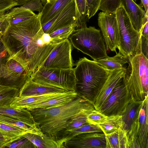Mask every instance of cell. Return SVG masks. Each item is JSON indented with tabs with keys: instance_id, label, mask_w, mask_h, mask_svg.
<instances>
[{
	"instance_id": "cell-46",
	"label": "cell",
	"mask_w": 148,
	"mask_h": 148,
	"mask_svg": "<svg viewBox=\"0 0 148 148\" xmlns=\"http://www.w3.org/2000/svg\"><path fill=\"white\" fill-rule=\"evenodd\" d=\"M17 2L18 5L22 6L32 0H15Z\"/></svg>"
},
{
	"instance_id": "cell-50",
	"label": "cell",
	"mask_w": 148,
	"mask_h": 148,
	"mask_svg": "<svg viewBox=\"0 0 148 148\" xmlns=\"http://www.w3.org/2000/svg\"><path fill=\"white\" fill-rule=\"evenodd\" d=\"M133 1H134L135 2H136L137 1V0H133Z\"/></svg>"
},
{
	"instance_id": "cell-5",
	"label": "cell",
	"mask_w": 148,
	"mask_h": 148,
	"mask_svg": "<svg viewBox=\"0 0 148 148\" xmlns=\"http://www.w3.org/2000/svg\"><path fill=\"white\" fill-rule=\"evenodd\" d=\"M72 45L94 61L108 56L100 30L94 27L75 29L69 37Z\"/></svg>"
},
{
	"instance_id": "cell-9",
	"label": "cell",
	"mask_w": 148,
	"mask_h": 148,
	"mask_svg": "<svg viewBox=\"0 0 148 148\" xmlns=\"http://www.w3.org/2000/svg\"><path fill=\"white\" fill-rule=\"evenodd\" d=\"M132 99L123 77L114 87L99 111L108 116L121 115Z\"/></svg>"
},
{
	"instance_id": "cell-29",
	"label": "cell",
	"mask_w": 148,
	"mask_h": 148,
	"mask_svg": "<svg viewBox=\"0 0 148 148\" xmlns=\"http://www.w3.org/2000/svg\"><path fill=\"white\" fill-rule=\"evenodd\" d=\"M76 8V16L77 25L76 29L87 27L89 19L87 16L86 0H74Z\"/></svg>"
},
{
	"instance_id": "cell-43",
	"label": "cell",
	"mask_w": 148,
	"mask_h": 148,
	"mask_svg": "<svg viewBox=\"0 0 148 148\" xmlns=\"http://www.w3.org/2000/svg\"><path fill=\"white\" fill-rule=\"evenodd\" d=\"M141 36L148 38V21L145 23L141 31Z\"/></svg>"
},
{
	"instance_id": "cell-6",
	"label": "cell",
	"mask_w": 148,
	"mask_h": 148,
	"mask_svg": "<svg viewBox=\"0 0 148 148\" xmlns=\"http://www.w3.org/2000/svg\"><path fill=\"white\" fill-rule=\"evenodd\" d=\"M115 14L119 29V52L128 59L141 53V32L133 27L130 18L123 7L121 6Z\"/></svg>"
},
{
	"instance_id": "cell-24",
	"label": "cell",
	"mask_w": 148,
	"mask_h": 148,
	"mask_svg": "<svg viewBox=\"0 0 148 148\" xmlns=\"http://www.w3.org/2000/svg\"><path fill=\"white\" fill-rule=\"evenodd\" d=\"M113 57L98 59L96 61L107 70L110 71L123 68V66L128 62V60L119 52Z\"/></svg>"
},
{
	"instance_id": "cell-44",
	"label": "cell",
	"mask_w": 148,
	"mask_h": 148,
	"mask_svg": "<svg viewBox=\"0 0 148 148\" xmlns=\"http://www.w3.org/2000/svg\"><path fill=\"white\" fill-rule=\"evenodd\" d=\"M11 143L5 139L3 137L0 136V148H5L8 144Z\"/></svg>"
},
{
	"instance_id": "cell-51",
	"label": "cell",
	"mask_w": 148,
	"mask_h": 148,
	"mask_svg": "<svg viewBox=\"0 0 148 148\" xmlns=\"http://www.w3.org/2000/svg\"><path fill=\"white\" fill-rule=\"evenodd\" d=\"M0 136H3L0 133Z\"/></svg>"
},
{
	"instance_id": "cell-41",
	"label": "cell",
	"mask_w": 148,
	"mask_h": 148,
	"mask_svg": "<svg viewBox=\"0 0 148 148\" xmlns=\"http://www.w3.org/2000/svg\"><path fill=\"white\" fill-rule=\"evenodd\" d=\"M0 37V65L5 61L9 55Z\"/></svg>"
},
{
	"instance_id": "cell-37",
	"label": "cell",
	"mask_w": 148,
	"mask_h": 148,
	"mask_svg": "<svg viewBox=\"0 0 148 148\" xmlns=\"http://www.w3.org/2000/svg\"><path fill=\"white\" fill-rule=\"evenodd\" d=\"M101 1V0H86L87 16L89 19L94 16L99 10Z\"/></svg>"
},
{
	"instance_id": "cell-13",
	"label": "cell",
	"mask_w": 148,
	"mask_h": 148,
	"mask_svg": "<svg viewBox=\"0 0 148 148\" xmlns=\"http://www.w3.org/2000/svg\"><path fill=\"white\" fill-rule=\"evenodd\" d=\"M105 134L103 132L78 134L65 142L62 148H106Z\"/></svg>"
},
{
	"instance_id": "cell-20",
	"label": "cell",
	"mask_w": 148,
	"mask_h": 148,
	"mask_svg": "<svg viewBox=\"0 0 148 148\" xmlns=\"http://www.w3.org/2000/svg\"><path fill=\"white\" fill-rule=\"evenodd\" d=\"M143 101H135L132 99L127 106L121 115L123 123V128L127 134L138 119Z\"/></svg>"
},
{
	"instance_id": "cell-34",
	"label": "cell",
	"mask_w": 148,
	"mask_h": 148,
	"mask_svg": "<svg viewBox=\"0 0 148 148\" xmlns=\"http://www.w3.org/2000/svg\"><path fill=\"white\" fill-rule=\"evenodd\" d=\"M121 4V0H101L99 10L105 13L115 14Z\"/></svg>"
},
{
	"instance_id": "cell-45",
	"label": "cell",
	"mask_w": 148,
	"mask_h": 148,
	"mask_svg": "<svg viewBox=\"0 0 148 148\" xmlns=\"http://www.w3.org/2000/svg\"><path fill=\"white\" fill-rule=\"evenodd\" d=\"M140 5L144 7L146 13L148 11V0H140Z\"/></svg>"
},
{
	"instance_id": "cell-21",
	"label": "cell",
	"mask_w": 148,
	"mask_h": 148,
	"mask_svg": "<svg viewBox=\"0 0 148 148\" xmlns=\"http://www.w3.org/2000/svg\"><path fill=\"white\" fill-rule=\"evenodd\" d=\"M69 91L27 97L18 96L14 99L10 105L14 107L25 108L27 106L32 104L62 96L67 93Z\"/></svg>"
},
{
	"instance_id": "cell-14",
	"label": "cell",
	"mask_w": 148,
	"mask_h": 148,
	"mask_svg": "<svg viewBox=\"0 0 148 148\" xmlns=\"http://www.w3.org/2000/svg\"><path fill=\"white\" fill-rule=\"evenodd\" d=\"M77 22L76 8L73 0L60 13L46 23L41 25L44 33L48 34Z\"/></svg>"
},
{
	"instance_id": "cell-17",
	"label": "cell",
	"mask_w": 148,
	"mask_h": 148,
	"mask_svg": "<svg viewBox=\"0 0 148 148\" xmlns=\"http://www.w3.org/2000/svg\"><path fill=\"white\" fill-rule=\"evenodd\" d=\"M0 115L19 120L32 127L40 128L29 111L26 109L10 105L0 106Z\"/></svg>"
},
{
	"instance_id": "cell-31",
	"label": "cell",
	"mask_w": 148,
	"mask_h": 148,
	"mask_svg": "<svg viewBox=\"0 0 148 148\" xmlns=\"http://www.w3.org/2000/svg\"><path fill=\"white\" fill-rule=\"evenodd\" d=\"M77 22L69 25L59 29L49 34L52 42L56 44L69 38L74 31L77 29Z\"/></svg>"
},
{
	"instance_id": "cell-26",
	"label": "cell",
	"mask_w": 148,
	"mask_h": 148,
	"mask_svg": "<svg viewBox=\"0 0 148 148\" xmlns=\"http://www.w3.org/2000/svg\"><path fill=\"white\" fill-rule=\"evenodd\" d=\"M0 133L5 139L11 143L29 132L21 128L0 122Z\"/></svg>"
},
{
	"instance_id": "cell-19",
	"label": "cell",
	"mask_w": 148,
	"mask_h": 148,
	"mask_svg": "<svg viewBox=\"0 0 148 148\" xmlns=\"http://www.w3.org/2000/svg\"><path fill=\"white\" fill-rule=\"evenodd\" d=\"M72 0H54L46 3L40 12L41 25L46 23L60 13Z\"/></svg>"
},
{
	"instance_id": "cell-30",
	"label": "cell",
	"mask_w": 148,
	"mask_h": 148,
	"mask_svg": "<svg viewBox=\"0 0 148 148\" xmlns=\"http://www.w3.org/2000/svg\"><path fill=\"white\" fill-rule=\"evenodd\" d=\"M0 122L21 128L27 131L29 133L41 136L44 135L40 128L31 126L19 120L7 116L0 115Z\"/></svg>"
},
{
	"instance_id": "cell-35",
	"label": "cell",
	"mask_w": 148,
	"mask_h": 148,
	"mask_svg": "<svg viewBox=\"0 0 148 148\" xmlns=\"http://www.w3.org/2000/svg\"><path fill=\"white\" fill-rule=\"evenodd\" d=\"M6 147L12 148H36L30 141L23 136L19 139L8 144Z\"/></svg>"
},
{
	"instance_id": "cell-15",
	"label": "cell",
	"mask_w": 148,
	"mask_h": 148,
	"mask_svg": "<svg viewBox=\"0 0 148 148\" xmlns=\"http://www.w3.org/2000/svg\"><path fill=\"white\" fill-rule=\"evenodd\" d=\"M126 68L110 71L109 76L96 97L93 105L95 110L100 111L106 99L109 96L116 84L123 77Z\"/></svg>"
},
{
	"instance_id": "cell-18",
	"label": "cell",
	"mask_w": 148,
	"mask_h": 148,
	"mask_svg": "<svg viewBox=\"0 0 148 148\" xmlns=\"http://www.w3.org/2000/svg\"><path fill=\"white\" fill-rule=\"evenodd\" d=\"M67 91H69L38 83L30 77L19 90V96L27 97L53 92H63Z\"/></svg>"
},
{
	"instance_id": "cell-40",
	"label": "cell",
	"mask_w": 148,
	"mask_h": 148,
	"mask_svg": "<svg viewBox=\"0 0 148 148\" xmlns=\"http://www.w3.org/2000/svg\"><path fill=\"white\" fill-rule=\"evenodd\" d=\"M10 25L8 16L7 13L0 15V31L5 32Z\"/></svg>"
},
{
	"instance_id": "cell-25",
	"label": "cell",
	"mask_w": 148,
	"mask_h": 148,
	"mask_svg": "<svg viewBox=\"0 0 148 148\" xmlns=\"http://www.w3.org/2000/svg\"><path fill=\"white\" fill-rule=\"evenodd\" d=\"M23 136L30 141L36 148H60L57 141L45 135L41 136L27 133Z\"/></svg>"
},
{
	"instance_id": "cell-33",
	"label": "cell",
	"mask_w": 148,
	"mask_h": 148,
	"mask_svg": "<svg viewBox=\"0 0 148 148\" xmlns=\"http://www.w3.org/2000/svg\"><path fill=\"white\" fill-rule=\"evenodd\" d=\"M95 110V109H93L86 110L77 114L72 119L64 132L67 130L79 127L88 123L87 121V116Z\"/></svg>"
},
{
	"instance_id": "cell-39",
	"label": "cell",
	"mask_w": 148,
	"mask_h": 148,
	"mask_svg": "<svg viewBox=\"0 0 148 148\" xmlns=\"http://www.w3.org/2000/svg\"><path fill=\"white\" fill-rule=\"evenodd\" d=\"M18 5L15 0H0V15L5 14L6 12Z\"/></svg>"
},
{
	"instance_id": "cell-38",
	"label": "cell",
	"mask_w": 148,
	"mask_h": 148,
	"mask_svg": "<svg viewBox=\"0 0 148 148\" xmlns=\"http://www.w3.org/2000/svg\"><path fill=\"white\" fill-rule=\"evenodd\" d=\"M21 6L32 12L37 11L39 12L42 11L44 7L41 0H32Z\"/></svg>"
},
{
	"instance_id": "cell-23",
	"label": "cell",
	"mask_w": 148,
	"mask_h": 148,
	"mask_svg": "<svg viewBox=\"0 0 148 148\" xmlns=\"http://www.w3.org/2000/svg\"><path fill=\"white\" fill-rule=\"evenodd\" d=\"M106 148H128L127 132L121 127L105 134Z\"/></svg>"
},
{
	"instance_id": "cell-12",
	"label": "cell",
	"mask_w": 148,
	"mask_h": 148,
	"mask_svg": "<svg viewBox=\"0 0 148 148\" xmlns=\"http://www.w3.org/2000/svg\"><path fill=\"white\" fill-rule=\"evenodd\" d=\"M98 24L107 50L116 52L119 44V29L115 14L100 12Z\"/></svg>"
},
{
	"instance_id": "cell-48",
	"label": "cell",
	"mask_w": 148,
	"mask_h": 148,
	"mask_svg": "<svg viewBox=\"0 0 148 148\" xmlns=\"http://www.w3.org/2000/svg\"><path fill=\"white\" fill-rule=\"evenodd\" d=\"M5 33V32H4L0 31V37H2Z\"/></svg>"
},
{
	"instance_id": "cell-28",
	"label": "cell",
	"mask_w": 148,
	"mask_h": 148,
	"mask_svg": "<svg viewBox=\"0 0 148 148\" xmlns=\"http://www.w3.org/2000/svg\"><path fill=\"white\" fill-rule=\"evenodd\" d=\"M7 12L10 25L15 24L29 19L36 14L33 12L21 6L13 8Z\"/></svg>"
},
{
	"instance_id": "cell-4",
	"label": "cell",
	"mask_w": 148,
	"mask_h": 148,
	"mask_svg": "<svg viewBox=\"0 0 148 148\" xmlns=\"http://www.w3.org/2000/svg\"><path fill=\"white\" fill-rule=\"evenodd\" d=\"M128 60L123 77L125 85L133 100L143 101L148 97V59L141 53Z\"/></svg>"
},
{
	"instance_id": "cell-2",
	"label": "cell",
	"mask_w": 148,
	"mask_h": 148,
	"mask_svg": "<svg viewBox=\"0 0 148 148\" xmlns=\"http://www.w3.org/2000/svg\"><path fill=\"white\" fill-rule=\"evenodd\" d=\"M93 109L95 108L92 103L77 95L62 105L28 110L43 134L57 141L74 116L82 112Z\"/></svg>"
},
{
	"instance_id": "cell-16",
	"label": "cell",
	"mask_w": 148,
	"mask_h": 148,
	"mask_svg": "<svg viewBox=\"0 0 148 148\" xmlns=\"http://www.w3.org/2000/svg\"><path fill=\"white\" fill-rule=\"evenodd\" d=\"M121 6L125 9L134 28L141 32L145 23L148 21V14H146L140 5L133 0H121Z\"/></svg>"
},
{
	"instance_id": "cell-11",
	"label": "cell",
	"mask_w": 148,
	"mask_h": 148,
	"mask_svg": "<svg viewBox=\"0 0 148 148\" xmlns=\"http://www.w3.org/2000/svg\"><path fill=\"white\" fill-rule=\"evenodd\" d=\"M71 51L72 45L68 39L57 43L44 63L38 69H73L74 63Z\"/></svg>"
},
{
	"instance_id": "cell-1",
	"label": "cell",
	"mask_w": 148,
	"mask_h": 148,
	"mask_svg": "<svg viewBox=\"0 0 148 148\" xmlns=\"http://www.w3.org/2000/svg\"><path fill=\"white\" fill-rule=\"evenodd\" d=\"M40 12L27 19L10 25L1 40L10 57L27 61L32 72L34 70L38 49L34 38L42 28Z\"/></svg>"
},
{
	"instance_id": "cell-36",
	"label": "cell",
	"mask_w": 148,
	"mask_h": 148,
	"mask_svg": "<svg viewBox=\"0 0 148 148\" xmlns=\"http://www.w3.org/2000/svg\"><path fill=\"white\" fill-rule=\"evenodd\" d=\"M107 116L96 110L89 114L87 116V121L88 123L97 125L103 122Z\"/></svg>"
},
{
	"instance_id": "cell-49",
	"label": "cell",
	"mask_w": 148,
	"mask_h": 148,
	"mask_svg": "<svg viewBox=\"0 0 148 148\" xmlns=\"http://www.w3.org/2000/svg\"><path fill=\"white\" fill-rule=\"evenodd\" d=\"M54 0H46L47 1V3H49L50 2H51L52 1H53Z\"/></svg>"
},
{
	"instance_id": "cell-27",
	"label": "cell",
	"mask_w": 148,
	"mask_h": 148,
	"mask_svg": "<svg viewBox=\"0 0 148 148\" xmlns=\"http://www.w3.org/2000/svg\"><path fill=\"white\" fill-rule=\"evenodd\" d=\"M105 134L112 133L123 127L121 115L108 116L102 122L97 124Z\"/></svg>"
},
{
	"instance_id": "cell-10",
	"label": "cell",
	"mask_w": 148,
	"mask_h": 148,
	"mask_svg": "<svg viewBox=\"0 0 148 148\" xmlns=\"http://www.w3.org/2000/svg\"><path fill=\"white\" fill-rule=\"evenodd\" d=\"M148 97L143 102L138 119L127 134L128 148H148Z\"/></svg>"
},
{
	"instance_id": "cell-7",
	"label": "cell",
	"mask_w": 148,
	"mask_h": 148,
	"mask_svg": "<svg viewBox=\"0 0 148 148\" xmlns=\"http://www.w3.org/2000/svg\"><path fill=\"white\" fill-rule=\"evenodd\" d=\"M32 74L27 61L17 57L9 56L0 65V84L19 90Z\"/></svg>"
},
{
	"instance_id": "cell-32",
	"label": "cell",
	"mask_w": 148,
	"mask_h": 148,
	"mask_svg": "<svg viewBox=\"0 0 148 148\" xmlns=\"http://www.w3.org/2000/svg\"><path fill=\"white\" fill-rule=\"evenodd\" d=\"M19 92L17 88L0 84V106L10 105Z\"/></svg>"
},
{
	"instance_id": "cell-22",
	"label": "cell",
	"mask_w": 148,
	"mask_h": 148,
	"mask_svg": "<svg viewBox=\"0 0 148 148\" xmlns=\"http://www.w3.org/2000/svg\"><path fill=\"white\" fill-rule=\"evenodd\" d=\"M77 96L75 91H69L62 96L46 101L32 104L27 106L25 109L27 110L36 108H45L62 105L73 100Z\"/></svg>"
},
{
	"instance_id": "cell-8",
	"label": "cell",
	"mask_w": 148,
	"mask_h": 148,
	"mask_svg": "<svg viewBox=\"0 0 148 148\" xmlns=\"http://www.w3.org/2000/svg\"><path fill=\"white\" fill-rule=\"evenodd\" d=\"M30 78L34 81L42 85L67 91H75L74 68L49 69L39 68L32 74Z\"/></svg>"
},
{
	"instance_id": "cell-47",
	"label": "cell",
	"mask_w": 148,
	"mask_h": 148,
	"mask_svg": "<svg viewBox=\"0 0 148 148\" xmlns=\"http://www.w3.org/2000/svg\"><path fill=\"white\" fill-rule=\"evenodd\" d=\"M43 5H44L47 3L46 0H41Z\"/></svg>"
},
{
	"instance_id": "cell-3",
	"label": "cell",
	"mask_w": 148,
	"mask_h": 148,
	"mask_svg": "<svg viewBox=\"0 0 148 148\" xmlns=\"http://www.w3.org/2000/svg\"><path fill=\"white\" fill-rule=\"evenodd\" d=\"M74 68L75 91L92 103L109 76L108 71L94 60L80 58Z\"/></svg>"
},
{
	"instance_id": "cell-42",
	"label": "cell",
	"mask_w": 148,
	"mask_h": 148,
	"mask_svg": "<svg viewBox=\"0 0 148 148\" xmlns=\"http://www.w3.org/2000/svg\"><path fill=\"white\" fill-rule=\"evenodd\" d=\"M141 51L142 53L147 58L148 57V38L141 36Z\"/></svg>"
}]
</instances>
